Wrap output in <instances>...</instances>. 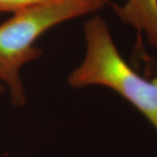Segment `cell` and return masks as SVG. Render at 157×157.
Returning <instances> with one entry per match:
<instances>
[{
	"label": "cell",
	"instance_id": "cell-6",
	"mask_svg": "<svg viewBox=\"0 0 157 157\" xmlns=\"http://www.w3.org/2000/svg\"><path fill=\"white\" fill-rule=\"evenodd\" d=\"M152 81H153V82H154V83H155V84L157 86V76L155 77V78H153V79H152Z\"/></svg>",
	"mask_w": 157,
	"mask_h": 157
},
{
	"label": "cell",
	"instance_id": "cell-7",
	"mask_svg": "<svg viewBox=\"0 0 157 157\" xmlns=\"http://www.w3.org/2000/svg\"><path fill=\"white\" fill-rule=\"evenodd\" d=\"M0 14H1V13H0Z\"/></svg>",
	"mask_w": 157,
	"mask_h": 157
},
{
	"label": "cell",
	"instance_id": "cell-4",
	"mask_svg": "<svg viewBox=\"0 0 157 157\" xmlns=\"http://www.w3.org/2000/svg\"><path fill=\"white\" fill-rule=\"evenodd\" d=\"M57 0H0V13L18 11L46 5Z\"/></svg>",
	"mask_w": 157,
	"mask_h": 157
},
{
	"label": "cell",
	"instance_id": "cell-1",
	"mask_svg": "<svg viewBox=\"0 0 157 157\" xmlns=\"http://www.w3.org/2000/svg\"><path fill=\"white\" fill-rule=\"evenodd\" d=\"M107 2L57 0L13 13L0 25V83L8 91L13 106L23 107L27 101L20 71L26 63L42 56L36 41L52 27L98 11Z\"/></svg>",
	"mask_w": 157,
	"mask_h": 157
},
{
	"label": "cell",
	"instance_id": "cell-5",
	"mask_svg": "<svg viewBox=\"0 0 157 157\" xmlns=\"http://www.w3.org/2000/svg\"><path fill=\"white\" fill-rule=\"evenodd\" d=\"M5 89H6V88H5V86L0 83V94H1V93H3V92L5 91Z\"/></svg>",
	"mask_w": 157,
	"mask_h": 157
},
{
	"label": "cell",
	"instance_id": "cell-2",
	"mask_svg": "<svg viewBox=\"0 0 157 157\" xmlns=\"http://www.w3.org/2000/svg\"><path fill=\"white\" fill-rule=\"evenodd\" d=\"M86 54L69 74L73 88L104 86L138 109L157 132V86L140 76L121 55L106 21L94 16L84 25Z\"/></svg>",
	"mask_w": 157,
	"mask_h": 157
},
{
	"label": "cell",
	"instance_id": "cell-3",
	"mask_svg": "<svg viewBox=\"0 0 157 157\" xmlns=\"http://www.w3.org/2000/svg\"><path fill=\"white\" fill-rule=\"evenodd\" d=\"M119 18L144 35L157 50V0H126L123 6L113 5Z\"/></svg>",
	"mask_w": 157,
	"mask_h": 157
}]
</instances>
